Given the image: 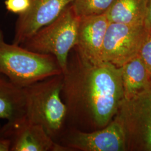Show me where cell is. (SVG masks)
Segmentation results:
<instances>
[{
	"instance_id": "obj_12",
	"label": "cell",
	"mask_w": 151,
	"mask_h": 151,
	"mask_svg": "<svg viewBox=\"0 0 151 151\" xmlns=\"http://www.w3.org/2000/svg\"><path fill=\"white\" fill-rule=\"evenodd\" d=\"M147 0H114L105 12L110 23L137 25L145 23Z\"/></svg>"
},
{
	"instance_id": "obj_7",
	"label": "cell",
	"mask_w": 151,
	"mask_h": 151,
	"mask_svg": "<svg viewBox=\"0 0 151 151\" xmlns=\"http://www.w3.org/2000/svg\"><path fill=\"white\" fill-rule=\"evenodd\" d=\"M0 136L11 140L10 151H70L55 141L42 125L32 123L24 116L0 127Z\"/></svg>"
},
{
	"instance_id": "obj_15",
	"label": "cell",
	"mask_w": 151,
	"mask_h": 151,
	"mask_svg": "<svg viewBox=\"0 0 151 151\" xmlns=\"http://www.w3.org/2000/svg\"><path fill=\"white\" fill-rule=\"evenodd\" d=\"M139 55L146 66L149 77L151 80V30H149Z\"/></svg>"
},
{
	"instance_id": "obj_6",
	"label": "cell",
	"mask_w": 151,
	"mask_h": 151,
	"mask_svg": "<svg viewBox=\"0 0 151 151\" xmlns=\"http://www.w3.org/2000/svg\"><path fill=\"white\" fill-rule=\"evenodd\" d=\"M149 32L145 23H110L103 44L101 60L120 67L139 54Z\"/></svg>"
},
{
	"instance_id": "obj_17",
	"label": "cell",
	"mask_w": 151,
	"mask_h": 151,
	"mask_svg": "<svg viewBox=\"0 0 151 151\" xmlns=\"http://www.w3.org/2000/svg\"><path fill=\"white\" fill-rule=\"evenodd\" d=\"M11 147V140L7 137L0 136V151H10Z\"/></svg>"
},
{
	"instance_id": "obj_9",
	"label": "cell",
	"mask_w": 151,
	"mask_h": 151,
	"mask_svg": "<svg viewBox=\"0 0 151 151\" xmlns=\"http://www.w3.org/2000/svg\"><path fill=\"white\" fill-rule=\"evenodd\" d=\"M73 0H30L27 11L19 15L13 43L22 45L39 30L60 15Z\"/></svg>"
},
{
	"instance_id": "obj_18",
	"label": "cell",
	"mask_w": 151,
	"mask_h": 151,
	"mask_svg": "<svg viewBox=\"0 0 151 151\" xmlns=\"http://www.w3.org/2000/svg\"><path fill=\"white\" fill-rule=\"evenodd\" d=\"M145 24L149 30H151V0H147Z\"/></svg>"
},
{
	"instance_id": "obj_11",
	"label": "cell",
	"mask_w": 151,
	"mask_h": 151,
	"mask_svg": "<svg viewBox=\"0 0 151 151\" xmlns=\"http://www.w3.org/2000/svg\"><path fill=\"white\" fill-rule=\"evenodd\" d=\"M24 88L0 73V118L14 121L24 116Z\"/></svg>"
},
{
	"instance_id": "obj_16",
	"label": "cell",
	"mask_w": 151,
	"mask_h": 151,
	"mask_svg": "<svg viewBox=\"0 0 151 151\" xmlns=\"http://www.w3.org/2000/svg\"><path fill=\"white\" fill-rule=\"evenodd\" d=\"M30 5V0H6L5 6L7 10L21 15L27 11Z\"/></svg>"
},
{
	"instance_id": "obj_13",
	"label": "cell",
	"mask_w": 151,
	"mask_h": 151,
	"mask_svg": "<svg viewBox=\"0 0 151 151\" xmlns=\"http://www.w3.org/2000/svg\"><path fill=\"white\" fill-rule=\"evenodd\" d=\"M124 99H129L145 88L151 80L139 55L120 67Z\"/></svg>"
},
{
	"instance_id": "obj_1",
	"label": "cell",
	"mask_w": 151,
	"mask_h": 151,
	"mask_svg": "<svg viewBox=\"0 0 151 151\" xmlns=\"http://www.w3.org/2000/svg\"><path fill=\"white\" fill-rule=\"evenodd\" d=\"M62 97L67 119L95 130L104 128L124 99L120 68L107 62H92L76 52L63 73Z\"/></svg>"
},
{
	"instance_id": "obj_8",
	"label": "cell",
	"mask_w": 151,
	"mask_h": 151,
	"mask_svg": "<svg viewBox=\"0 0 151 151\" xmlns=\"http://www.w3.org/2000/svg\"><path fill=\"white\" fill-rule=\"evenodd\" d=\"M63 146L70 151H127L125 136L122 125L116 120L100 129L91 132L73 129L65 136Z\"/></svg>"
},
{
	"instance_id": "obj_10",
	"label": "cell",
	"mask_w": 151,
	"mask_h": 151,
	"mask_svg": "<svg viewBox=\"0 0 151 151\" xmlns=\"http://www.w3.org/2000/svg\"><path fill=\"white\" fill-rule=\"evenodd\" d=\"M109 24L105 14L81 17L75 47L76 52L92 62L103 61V44Z\"/></svg>"
},
{
	"instance_id": "obj_4",
	"label": "cell",
	"mask_w": 151,
	"mask_h": 151,
	"mask_svg": "<svg viewBox=\"0 0 151 151\" xmlns=\"http://www.w3.org/2000/svg\"><path fill=\"white\" fill-rule=\"evenodd\" d=\"M80 20L71 4L54 21L39 30L22 45L34 52L54 56L63 73L67 69L70 52L77 44Z\"/></svg>"
},
{
	"instance_id": "obj_3",
	"label": "cell",
	"mask_w": 151,
	"mask_h": 151,
	"mask_svg": "<svg viewBox=\"0 0 151 151\" xmlns=\"http://www.w3.org/2000/svg\"><path fill=\"white\" fill-rule=\"evenodd\" d=\"M0 73L24 88L62 70L55 57L32 52L22 45L7 43L0 29Z\"/></svg>"
},
{
	"instance_id": "obj_14",
	"label": "cell",
	"mask_w": 151,
	"mask_h": 151,
	"mask_svg": "<svg viewBox=\"0 0 151 151\" xmlns=\"http://www.w3.org/2000/svg\"><path fill=\"white\" fill-rule=\"evenodd\" d=\"M114 0H73L72 5L81 17L105 14Z\"/></svg>"
},
{
	"instance_id": "obj_2",
	"label": "cell",
	"mask_w": 151,
	"mask_h": 151,
	"mask_svg": "<svg viewBox=\"0 0 151 151\" xmlns=\"http://www.w3.org/2000/svg\"><path fill=\"white\" fill-rule=\"evenodd\" d=\"M62 85L63 73L23 88L25 118L42 125L53 139L62 132L67 116V108L62 97Z\"/></svg>"
},
{
	"instance_id": "obj_5",
	"label": "cell",
	"mask_w": 151,
	"mask_h": 151,
	"mask_svg": "<svg viewBox=\"0 0 151 151\" xmlns=\"http://www.w3.org/2000/svg\"><path fill=\"white\" fill-rule=\"evenodd\" d=\"M113 119L123 128L127 151H151V80L141 91L123 99Z\"/></svg>"
}]
</instances>
